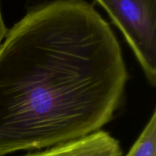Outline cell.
I'll return each instance as SVG.
<instances>
[{
    "instance_id": "obj_1",
    "label": "cell",
    "mask_w": 156,
    "mask_h": 156,
    "mask_svg": "<svg viewBox=\"0 0 156 156\" xmlns=\"http://www.w3.org/2000/svg\"><path fill=\"white\" fill-rule=\"evenodd\" d=\"M129 75L110 24L85 0L34 6L0 45V156L101 130Z\"/></svg>"
},
{
    "instance_id": "obj_4",
    "label": "cell",
    "mask_w": 156,
    "mask_h": 156,
    "mask_svg": "<svg viewBox=\"0 0 156 156\" xmlns=\"http://www.w3.org/2000/svg\"><path fill=\"white\" fill-rule=\"evenodd\" d=\"M126 156H156V110Z\"/></svg>"
},
{
    "instance_id": "obj_2",
    "label": "cell",
    "mask_w": 156,
    "mask_h": 156,
    "mask_svg": "<svg viewBox=\"0 0 156 156\" xmlns=\"http://www.w3.org/2000/svg\"><path fill=\"white\" fill-rule=\"evenodd\" d=\"M132 49L151 86H156V0H96Z\"/></svg>"
},
{
    "instance_id": "obj_5",
    "label": "cell",
    "mask_w": 156,
    "mask_h": 156,
    "mask_svg": "<svg viewBox=\"0 0 156 156\" xmlns=\"http://www.w3.org/2000/svg\"><path fill=\"white\" fill-rule=\"evenodd\" d=\"M7 32L8 29L7 27H6L5 24L4 20H3L1 11V4H0V45H1V44L2 43L3 40H4Z\"/></svg>"
},
{
    "instance_id": "obj_3",
    "label": "cell",
    "mask_w": 156,
    "mask_h": 156,
    "mask_svg": "<svg viewBox=\"0 0 156 156\" xmlns=\"http://www.w3.org/2000/svg\"><path fill=\"white\" fill-rule=\"evenodd\" d=\"M23 156H123L118 140L99 130L82 138Z\"/></svg>"
}]
</instances>
